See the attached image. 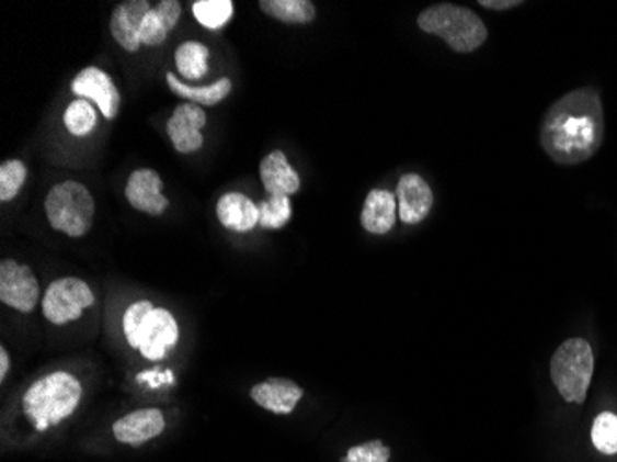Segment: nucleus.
Segmentation results:
<instances>
[{"instance_id": "17", "label": "nucleus", "mask_w": 617, "mask_h": 462, "mask_svg": "<svg viewBox=\"0 0 617 462\" xmlns=\"http://www.w3.org/2000/svg\"><path fill=\"white\" fill-rule=\"evenodd\" d=\"M398 200L388 189H372L366 194L363 211H361V226L372 235H387L392 232L398 221Z\"/></svg>"}, {"instance_id": "9", "label": "nucleus", "mask_w": 617, "mask_h": 462, "mask_svg": "<svg viewBox=\"0 0 617 462\" xmlns=\"http://www.w3.org/2000/svg\"><path fill=\"white\" fill-rule=\"evenodd\" d=\"M72 93L78 99L91 100L101 110V115L107 121L117 119L121 108V93L112 77L101 67H85L78 72L71 83Z\"/></svg>"}, {"instance_id": "31", "label": "nucleus", "mask_w": 617, "mask_h": 462, "mask_svg": "<svg viewBox=\"0 0 617 462\" xmlns=\"http://www.w3.org/2000/svg\"><path fill=\"white\" fill-rule=\"evenodd\" d=\"M10 367H12V361H10L8 350L4 346H0V381L7 380Z\"/></svg>"}, {"instance_id": "22", "label": "nucleus", "mask_w": 617, "mask_h": 462, "mask_svg": "<svg viewBox=\"0 0 617 462\" xmlns=\"http://www.w3.org/2000/svg\"><path fill=\"white\" fill-rule=\"evenodd\" d=\"M209 48L204 43L185 42L174 53V65H176L183 82H198L206 77L209 65Z\"/></svg>"}, {"instance_id": "14", "label": "nucleus", "mask_w": 617, "mask_h": 462, "mask_svg": "<svg viewBox=\"0 0 617 462\" xmlns=\"http://www.w3.org/2000/svg\"><path fill=\"white\" fill-rule=\"evenodd\" d=\"M150 2L147 0H126L121 2L112 12L110 30L113 40L129 54H136L141 48L142 21L150 12Z\"/></svg>"}, {"instance_id": "11", "label": "nucleus", "mask_w": 617, "mask_h": 462, "mask_svg": "<svg viewBox=\"0 0 617 462\" xmlns=\"http://www.w3.org/2000/svg\"><path fill=\"white\" fill-rule=\"evenodd\" d=\"M396 200H398V217L407 226H416L430 217L435 193L424 176L416 172H407L401 176L396 185Z\"/></svg>"}, {"instance_id": "29", "label": "nucleus", "mask_w": 617, "mask_h": 462, "mask_svg": "<svg viewBox=\"0 0 617 462\" xmlns=\"http://www.w3.org/2000/svg\"><path fill=\"white\" fill-rule=\"evenodd\" d=\"M390 448L382 444L381 440H370L365 444L353 446L347 450L346 457L341 462H388Z\"/></svg>"}, {"instance_id": "18", "label": "nucleus", "mask_w": 617, "mask_h": 462, "mask_svg": "<svg viewBox=\"0 0 617 462\" xmlns=\"http://www.w3.org/2000/svg\"><path fill=\"white\" fill-rule=\"evenodd\" d=\"M218 223L237 234H248L259 226V207L242 193H226L217 202Z\"/></svg>"}, {"instance_id": "7", "label": "nucleus", "mask_w": 617, "mask_h": 462, "mask_svg": "<svg viewBox=\"0 0 617 462\" xmlns=\"http://www.w3.org/2000/svg\"><path fill=\"white\" fill-rule=\"evenodd\" d=\"M42 296L39 281L30 267L15 259H2L0 263V302L19 311L32 313Z\"/></svg>"}, {"instance_id": "19", "label": "nucleus", "mask_w": 617, "mask_h": 462, "mask_svg": "<svg viewBox=\"0 0 617 462\" xmlns=\"http://www.w3.org/2000/svg\"><path fill=\"white\" fill-rule=\"evenodd\" d=\"M180 18H182V4L178 0H161L159 4L150 8V12L142 21V45L145 47L163 45L172 30L176 29Z\"/></svg>"}, {"instance_id": "12", "label": "nucleus", "mask_w": 617, "mask_h": 462, "mask_svg": "<svg viewBox=\"0 0 617 462\" xmlns=\"http://www.w3.org/2000/svg\"><path fill=\"white\" fill-rule=\"evenodd\" d=\"M163 185L165 183L156 170L139 169L129 174L128 183L124 189V196L134 210L152 215V217H159L171 205V200L161 193Z\"/></svg>"}, {"instance_id": "23", "label": "nucleus", "mask_w": 617, "mask_h": 462, "mask_svg": "<svg viewBox=\"0 0 617 462\" xmlns=\"http://www.w3.org/2000/svg\"><path fill=\"white\" fill-rule=\"evenodd\" d=\"M193 15L198 24L207 30H220L236 15V4L231 0H196Z\"/></svg>"}, {"instance_id": "16", "label": "nucleus", "mask_w": 617, "mask_h": 462, "mask_svg": "<svg viewBox=\"0 0 617 462\" xmlns=\"http://www.w3.org/2000/svg\"><path fill=\"white\" fill-rule=\"evenodd\" d=\"M259 178L268 196H293L301 188L300 174L282 150L266 154L259 164Z\"/></svg>"}, {"instance_id": "30", "label": "nucleus", "mask_w": 617, "mask_h": 462, "mask_svg": "<svg viewBox=\"0 0 617 462\" xmlns=\"http://www.w3.org/2000/svg\"><path fill=\"white\" fill-rule=\"evenodd\" d=\"M522 0H479V7L492 10V12H506L514 8L522 7Z\"/></svg>"}, {"instance_id": "24", "label": "nucleus", "mask_w": 617, "mask_h": 462, "mask_svg": "<svg viewBox=\"0 0 617 462\" xmlns=\"http://www.w3.org/2000/svg\"><path fill=\"white\" fill-rule=\"evenodd\" d=\"M99 123V113L85 99L72 100L64 113L65 128L75 137H88Z\"/></svg>"}, {"instance_id": "3", "label": "nucleus", "mask_w": 617, "mask_h": 462, "mask_svg": "<svg viewBox=\"0 0 617 462\" xmlns=\"http://www.w3.org/2000/svg\"><path fill=\"white\" fill-rule=\"evenodd\" d=\"M418 29L441 37L453 53L470 54L489 40V29L473 10L452 2L425 8L416 19Z\"/></svg>"}, {"instance_id": "15", "label": "nucleus", "mask_w": 617, "mask_h": 462, "mask_svg": "<svg viewBox=\"0 0 617 462\" xmlns=\"http://www.w3.org/2000/svg\"><path fill=\"white\" fill-rule=\"evenodd\" d=\"M250 398L274 415H290L304 398V388L287 378H268L252 386Z\"/></svg>"}, {"instance_id": "1", "label": "nucleus", "mask_w": 617, "mask_h": 462, "mask_svg": "<svg viewBox=\"0 0 617 462\" xmlns=\"http://www.w3.org/2000/svg\"><path fill=\"white\" fill-rule=\"evenodd\" d=\"M605 140V110L592 86L573 89L557 100L540 126V145L559 165H579L594 158Z\"/></svg>"}, {"instance_id": "28", "label": "nucleus", "mask_w": 617, "mask_h": 462, "mask_svg": "<svg viewBox=\"0 0 617 462\" xmlns=\"http://www.w3.org/2000/svg\"><path fill=\"white\" fill-rule=\"evenodd\" d=\"M153 309V304L150 300H139L136 304L129 305L123 316L124 337L128 340L129 348L137 350L139 348V329L148 313Z\"/></svg>"}, {"instance_id": "13", "label": "nucleus", "mask_w": 617, "mask_h": 462, "mask_svg": "<svg viewBox=\"0 0 617 462\" xmlns=\"http://www.w3.org/2000/svg\"><path fill=\"white\" fill-rule=\"evenodd\" d=\"M165 416L156 407L132 410L113 424V437L121 444L142 446L165 431Z\"/></svg>"}, {"instance_id": "4", "label": "nucleus", "mask_w": 617, "mask_h": 462, "mask_svg": "<svg viewBox=\"0 0 617 462\" xmlns=\"http://www.w3.org/2000/svg\"><path fill=\"white\" fill-rule=\"evenodd\" d=\"M595 358L589 340L571 337L555 350L549 374L568 404L582 405L594 380Z\"/></svg>"}, {"instance_id": "6", "label": "nucleus", "mask_w": 617, "mask_h": 462, "mask_svg": "<svg viewBox=\"0 0 617 462\" xmlns=\"http://www.w3.org/2000/svg\"><path fill=\"white\" fill-rule=\"evenodd\" d=\"M94 293L85 281L80 278H59L53 281L47 293L43 296V315L54 326H65L75 323L83 311L93 307Z\"/></svg>"}, {"instance_id": "2", "label": "nucleus", "mask_w": 617, "mask_h": 462, "mask_svg": "<svg viewBox=\"0 0 617 462\" xmlns=\"http://www.w3.org/2000/svg\"><path fill=\"white\" fill-rule=\"evenodd\" d=\"M82 383L69 372H54L32 383L23 396V413L36 431L58 426L78 409Z\"/></svg>"}, {"instance_id": "8", "label": "nucleus", "mask_w": 617, "mask_h": 462, "mask_svg": "<svg viewBox=\"0 0 617 462\" xmlns=\"http://www.w3.org/2000/svg\"><path fill=\"white\" fill-rule=\"evenodd\" d=\"M180 328L176 316L163 307H153L139 329V353L150 361H161L178 345Z\"/></svg>"}, {"instance_id": "20", "label": "nucleus", "mask_w": 617, "mask_h": 462, "mask_svg": "<svg viewBox=\"0 0 617 462\" xmlns=\"http://www.w3.org/2000/svg\"><path fill=\"white\" fill-rule=\"evenodd\" d=\"M165 78L167 86L171 88L172 93L180 97V99L187 100V102L202 105V108H204V105L220 104V102L228 99L231 91H233V83H231L230 78H220L217 82L204 86V88L188 86L187 82H183L180 78L174 77V72H167Z\"/></svg>"}, {"instance_id": "5", "label": "nucleus", "mask_w": 617, "mask_h": 462, "mask_svg": "<svg viewBox=\"0 0 617 462\" xmlns=\"http://www.w3.org/2000/svg\"><path fill=\"white\" fill-rule=\"evenodd\" d=\"M45 211L53 229L80 239L93 228L94 199L83 183L67 180L48 191Z\"/></svg>"}, {"instance_id": "27", "label": "nucleus", "mask_w": 617, "mask_h": 462, "mask_svg": "<svg viewBox=\"0 0 617 462\" xmlns=\"http://www.w3.org/2000/svg\"><path fill=\"white\" fill-rule=\"evenodd\" d=\"M28 178L26 164L21 159H8L0 165V202H12Z\"/></svg>"}, {"instance_id": "10", "label": "nucleus", "mask_w": 617, "mask_h": 462, "mask_svg": "<svg viewBox=\"0 0 617 462\" xmlns=\"http://www.w3.org/2000/svg\"><path fill=\"white\" fill-rule=\"evenodd\" d=\"M207 113L202 105L183 102L172 112L167 123V135L180 154L198 153L204 147L202 129L206 128Z\"/></svg>"}, {"instance_id": "25", "label": "nucleus", "mask_w": 617, "mask_h": 462, "mask_svg": "<svg viewBox=\"0 0 617 462\" xmlns=\"http://www.w3.org/2000/svg\"><path fill=\"white\" fill-rule=\"evenodd\" d=\"M259 207V228L282 229L293 218L290 196H268L261 200Z\"/></svg>"}, {"instance_id": "21", "label": "nucleus", "mask_w": 617, "mask_h": 462, "mask_svg": "<svg viewBox=\"0 0 617 462\" xmlns=\"http://www.w3.org/2000/svg\"><path fill=\"white\" fill-rule=\"evenodd\" d=\"M261 12L283 24H311L317 8L311 0H261Z\"/></svg>"}, {"instance_id": "26", "label": "nucleus", "mask_w": 617, "mask_h": 462, "mask_svg": "<svg viewBox=\"0 0 617 462\" xmlns=\"http://www.w3.org/2000/svg\"><path fill=\"white\" fill-rule=\"evenodd\" d=\"M592 444L603 455H617V415L603 410L592 424Z\"/></svg>"}]
</instances>
